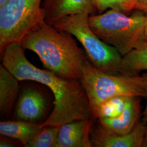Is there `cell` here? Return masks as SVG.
Returning <instances> with one entry per match:
<instances>
[{
  "mask_svg": "<svg viewBox=\"0 0 147 147\" xmlns=\"http://www.w3.org/2000/svg\"><path fill=\"white\" fill-rule=\"evenodd\" d=\"M147 125L139 121L132 131L118 135L106 131L99 124L92 127L91 142L94 147H142Z\"/></svg>",
  "mask_w": 147,
  "mask_h": 147,
  "instance_id": "7",
  "label": "cell"
},
{
  "mask_svg": "<svg viewBox=\"0 0 147 147\" xmlns=\"http://www.w3.org/2000/svg\"><path fill=\"white\" fill-rule=\"evenodd\" d=\"M19 81L2 64L0 65V115L3 119L11 116L19 92Z\"/></svg>",
  "mask_w": 147,
  "mask_h": 147,
  "instance_id": "12",
  "label": "cell"
},
{
  "mask_svg": "<svg viewBox=\"0 0 147 147\" xmlns=\"http://www.w3.org/2000/svg\"><path fill=\"white\" fill-rule=\"evenodd\" d=\"M59 129V126L42 127L26 147H54Z\"/></svg>",
  "mask_w": 147,
  "mask_h": 147,
  "instance_id": "16",
  "label": "cell"
},
{
  "mask_svg": "<svg viewBox=\"0 0 147 147\" xmlns=\"http://www.w3.org/2000/svg\"><path fill=\"white\" fill-rule=\"evenodd\" d=\"M21 44L38 55L47 69L65 79L80 80L88 60L71 34L46 22L24 37Z\"/></svg>",
  "mask_w": 147,
  "mask_h": 147,
  "instance_id": "2",
  "label": "cell"
},
{
  "mask_svg": "<svg viewBox=\"0 0 147 147\" xmlns=\"http://www.w3.org/2000/svg\"><path fill=\"white\" fill-rule=\"evenodd\" d=\"M87 12L63 17L51 25L75 37L84 49L90 63L106 73L121 74L123 56L118 50L98 37L89 26Z\"/></svg>",
  "mask_w": 147,
  "mask_h": 147,
  "instance_id": "4",
  "label": "cell"
},
{
  "mask_svg": "<svg viewBox=\"0 0 147 147\" xmlns=\"http://www.w3.org/2000/svg\"><path fill=\"white\" fill-rule=\"evenodd\" d=\"M93 118L69 122L60 126L54 147H92Z\"/></svg>",
  "mask_w": 147,
  "mask_h": 147,
  "instance_id": "9",
  "label": "cell"
},
{
  "mask_svg": "<svg viewBox=\"0 0 147 147\" xmlns=\"http://www.w3.org/2000/svg\"><path fill=\"white\" fill-rule=\"evenodd\" d=\"M42 128V124L19 120L3 121L0 123L1 136L14 139L24 147Z\"/></svg>",
  "mask_w": 147,
  "mask_h": 147,
  "instance_id": "13",
  "label": "cell"
},
{
  "mask_svg": "<svg viewBox=\"0 0 147 147\" xmlns=\"http://www.w3.org/2000/svg\"><path fill=\"white\" fill-rule=\"evenodd\" d=\"M47 102L45 96L34 87L22 90L14 110L16 120L37 123L45 117Z\"/></svg>",
  "mask_w": 147,
  "mask_h": 147,
  "instance_id": "8",
  "label": "cell"
},
{
  "mask_svg": "<svg viewBox=\"0 0 147 147\" xmlns=\"http://www.w3.org/2000/svg\"><path fill=\"white\" fill-rule=\"evenodd\" d=\"M19 144H21V143L18 141H16V142L11 141L8 140H7V137L5 138H4L2 137H1L0 139V147H16L17 145Z\"/></svg>",
  "mask_w": 147,
  "mask_h": 147,
  "instance_id": "19",
  "label": "cell"
},
{
  "mask_svg": "<svg viewBox=\"0 0 147 147\" xmlns=\"http://www.w3.org/2000/svg\"><path fill=\"white\" fill-rule=\"evenodd\" d=\"M42 8L45 22L52 25L54 22L67 16L87 12L95 9V0H44Z\"/></svg>",
  "mask_w": 147,
  "mask_h": 147,
  "instance_id": "11",
  "label": "cell"
},
{
  "mask_svg": "<svg viewBox=\"0 0 147 147\" xmlns=\"http://www.w3.org/2000/svg\"><path fill=\"white\" fill-rule=\"evenodd\" d=\"M81 82L86 91L94 119L101 105L117 96H146L142 76L106 73L87 61L82 69Z\"/></svg>",
  "mask_w": 147,
  "mask_h": 147,
  "instance_id": "5",
  "label": "cell"
},
{
  "mask_svg": "<svg viewBox=\"0 0 147 147\" xmlns=\"http://www.w3.org/2000/svg\"><path fill=\"white\" fill-rule=\"evenodd\" d=\"M89 25L104 42L115 47L124 56L146 42L147 14L127 16L114 9L104 13L90 15Z\"/></svg>",
  "mask_w": 147,
  "mask_h": 147,
  "instance_id": "3",
  "label": "cell"
},
{
  "mask_svg": "<svg viewBox=\"0 0 147 147\" xmlns=\"http://www.w3.org/2000/svg\"><path fill=\"white\" fill-rule=\"evenodd\" d=\"M147 71V40L141 46L123 56L121 74L129 76H138Z\"/></svg>",
  "mask_w": 147,
  "mask_h": 147,
  "instance_id": "14",
  "label": "cell"
},
{
  "mask_svg": "<svg viewBox=\"0 0 147 147\" xmlns=\"http://www.w3.org/2000/svg\"><path fill=\"white\" fill-rule=\"evenodd\" d=\"M140 96H132L123 113L114 118L98 119V124L105 130L118 135H125L132 131L141 117Z\"/></svg>",
  "mask_w": 147,
  "mask_h": 147,
  "instance_id": "10",
  "label": "cell"
},
{
  "mask_svg": "<svg viewBox=\"0 0 147 147\" xmlns=\"http://www.w3.org/2000/svg\"><path fill=\"white\" fill-rule=\"evenodd\" d=\"M135 9L142 11L147 14V0H135Z\"/></svg>",
  "mask_w": 147,
  "mask_h": 147,
  "instance_id": "20",
  "label": "cell"
},
{
  "mask_svg": "<svg viewBox=\"0 0 147 147\" xmlns=\"http://www.w3.org/2000/svg\"><path fill=\"white\" fill-rule=\"evenodd\" d=\"M146 39H147V25L146 27Z\"/></svg>",
  "mask_w": 147,
  "mask_h": 147,
  "instance_id": "23",
  "label": "cell"
},
{
  "mask_svg": "<svg viewBox=\"0 0 147 147\" xmlns=\"http://www.w3.org/2000/svg\"><path fill=\"white\" fill-rule=\"evenodd\" d=\"M21 43L7 46L1 54L2 64L19 81H36L47 86L53 94L54 107L42 127L62 126L78 120L93 118L86 91L80 80L60 77L38 68L27 58Z\"/></svg>",
  "mask_w": 147,
  "mask_h": 147,
  "instance_id": "1",
  "label": "cell"
},
{
  "mask_svg": "<svg viewBox=\"0 0 147 147\" xmlns=\"http://www.w3.org/2000/svg\"><path fill=\"white\" fill-rule=\"evenodd\" d=\"M142 147H147V130H146V132L144 137Z\"/></svg>",
  "mask_w": 147,
  "mask_h": 147,
  "instance_id": "21",
  "label": "cell"
},
{
  "mask_svg": "<svg viewBox=\"0 0 147 147\" xmlns=\"http://www.w3.org/2000/svg\"><path fill=\"white\" fill-rule=\"evenodd\" d=\"M142 79L144 83V89L146 92V96L145 98L147 99V103L146 105V107L144 110L142 115H143L142 121L145 124L147 125V73L143 74L142 75Z\"/></svg>",
  "mask_w": 147,
  "mask_h": 147,
  "instance_id": "18",
  "label": "cell"
},
{
  "mask_svg": "<svg viewBox=\"0 0 147 147\" xmlns=\"http://www.w3.org/2000/svg\"><path fill=\"white\" fill-rule=\"evenodd\" d=\"M135 0H95V9L99 13L109 9L125 13L135 9Z\"/></svg>",
  "mask_w": 147,
  "mask_h": 147,
  "instance_id": "17",
  "label": "cell"
},
{
  "mask_svg": "<svg viewBox=\"0 0 147 147\" xmlns=\"http://www.w3.org/2000/svg\"><path fill=\"white\" fill-rule=\"evenodd\" d=\"M132 96H117L105 101L97 111L94 119L114 118L120 116Z\"/></svg>",
  "mask_w": 147,
  "mask_h": 147,
  "instance_id": "15",
  "label": "cell"
},
{
  "mask_svg": "<svg viewBox=\"0 0 147 147\" xmlns=\"http://www.w3.org/2000/svg\"><path fill=\"white\" fill-rule=\"evenodd\" d=\"M7 1L8 0H0V6H1V5H3V4H5Z\"/></svg>",
  "mask_w": 147,
  "mask_h": 147,
  "instance_id": "22",
  "label": "cell"
},
{
  "mask_svg": "<svg viewBox=\"0 0 147 147\" xmlns=\"http://www.w3.org/2000/svg\"><path fill=\"white\" fill-rule=\"evenodd\" d=\"M42 0H8L0 6V53L45 22Z\"/></svg>",
  "mask_w": 147,
  "mask_h": 147,
  "instance_id": "6",
  "label": "cell"
}]
</instances>
